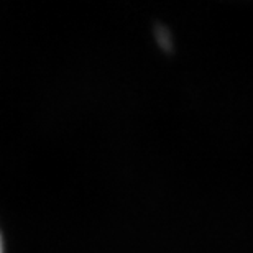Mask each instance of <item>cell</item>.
Wrapping results in <instances>:
<instances>
[{"label": "cell", "instance_id": "6da1fadb", "mask_svg": "<svg viewBox=\"0 0 253 253\" xmlns=\"http://www.w3.org/2000/svg\"><path fill=\"white\" fill-rule=\"evenodd\" d=\"M0 253H2V240H0Z\"/></svg>", "mask_w": 253, "mask_h": 253}]
</instances>
